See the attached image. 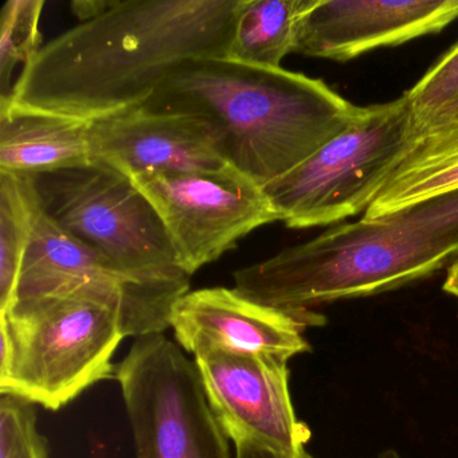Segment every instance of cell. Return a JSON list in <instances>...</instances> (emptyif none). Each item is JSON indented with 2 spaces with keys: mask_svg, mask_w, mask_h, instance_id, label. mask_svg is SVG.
Wrapping results in <instances>:
<instances>
[{
  "mask_svg": "<svg viewBox=\"0 0 458 458\" xmlns=\"http://www.w3.org/2000/svg\"><path fill=\"white\" fill-rule=\"evenodd\" d=\"M31 179L45 216L123 275L190 289L165 224L132 179L96 162Z\"/></svg>",
  "mask_w": 458,
  "mask_h": 458,
  "instance_id": "5",
  "label": "cell"
},
{
  "mask_svg": "<svg viewBox=\"0 0 458 458\" xmlns=\"http://www.w3.org/2000/svg\"><path fill=\"white\" fill-rule=\"evenodd\" d=\"M131 179L154 205L190 276L253 230L278 221L264 187L233 165Z\"/></svg>",
  "mask_w": 458,
  "mask_h": 458,
  "instance_id": "8",
  "label": "cell"
},
{
  "mask_svg": "<svg viewBox=\"0 0 458 458\" xmlns=\"http://www.w3.org/2000/svg\"><path fill=\"white\" fill-rule=\"evenodd\" d=\"M116 0H74L72 2V13L81 22L95 20L112 9Z\"/></svg>",
  "mask_w": 458,
  "mask_h": 458,
  "instance_id": "21",
  "label": "cell"
},
{
  "mask_svg": "<svg viewBox=\"0 0 458 458\" xmlns=\"http://www.w3.org/2000/svg\"><path fill=\"white\" fill-rule=\"evenodd\" d=\"M89 123L0 108V170L38 175L93 163Z\"/></svg>",
  "mask_w": 458,
  "mask_h": 458,
  "instance_id": "14",
  "label": "cell"
},
{
  "mask_svg": "<svg viewBox=\"0 0 458 458\" xmlns=\"http://www.w3.org/2000/svg\"><path fill=\"white\" fill-rule=\"evenodd\" d=\"M44 0H9L0 13V98L12 92L13 73L20 64L28 65L42 49L39 31Z\"/></svg>",
  "mask_w": 458,
  "mask_h": 458,
  "instance_id": "18",
  "label": "cell"
},
{
  "mask_svg": "<svg viewBox=\"0 0 458 458\" xmlns=\"http://www.w3.org/2000/svg\"><path fill=\"white\" fill-rule=\"evenodd\" d=\"M444 291L458 299V259L449 265L446 280L444 283Z\"/></svg>",
  "mask_w": 458,
  "mask_h": 458,
  "instance_id": "24",
  "label": "cell"
},
{
  "mask_svg": "<svg viewBox=\"0 0 458 458\" xmlns=\"http://www.w3.org/2000/svg\"><path fill=\"white\" fill-rule=\"evenodd\" d=\"M194 361L208 404L234 445L249 442L286 457L305 452L310 430L292 403L288 360L210 351Z\"/></svg>",
  "mask_w": 458,
  "mask_h": 458,
  "instance_id": "10",
  "label": "cell"
},
{
  "mask_svg": "<svg viewBox=\"0 0 458 458\" xmlns=\"http://www.w3.org/2000/svg\"><path fill=\"white\" fill-rule=\"evenodd\" d=\"M455 122H458V100L453 101L452 104L442 108L438 114H434L430 119L422 123L420 127H417V135L425 132V131L444 127V125L452 124Z\"/></svg>",
  "mask_w": 458,
  "mask_h": 458,
  "instance_id": "22",
  "label": "cell"
},
{
  "mask_svg": "<svg viewBox=\"0 0 458 458\" xmlns=\"http://www.w3.org/2000/svg\"><path fill=\"white\" fill-rule=\"evenodd\" d=\"M406 96L414 111L417 127L458 100V44L439 58L436 65L407 90Z\"/></svg>",
  "mask_w": 458,
  "mask_h": 458,
  "instance_id": "20",
  "label": "cell"
},
{
  "mask_svg": "<svg viewBox=\"0 0 458 458\" xmlns=\"http://www.w3.org/2000/svg\"><path fill=\"white\" fill-rule=\"evenodd\" d=\"M310 0H241L227 58L261 68H281L294 53L299 21Z\"/></svg>",
  "mask_w": 458,
  "mask_h": 458,
  "instance_id": "16",
  "label": "cell"
},
{
  "mask_svg": "<svg viewBox=\"0 0 458 458\" xmlns=\"http://www.w3.org/2000/svg\"><path fill=\"white\" fill-rule=\"evenodd\" d=\"M73 291L89 292L116 305L127 336L140 339L170 328L174 307L190 289L123 275L50 221L39 206L15 300Z\"/></svg>",
  "mask_w": 458,
  "mask_h": 458,
  "instance_id": "9",
  "label": "cell"
},
{
  "mask_svg": "<svg viewBox=\"0 0 458 458\" xmlns=\"http://www.w3.org/2000/svg\"><path fill=\"white\" fill-rule=\"evenodd\" d=\"M235 458H313L310 453L305 450L297 457H286V455L277 454V453L270 452V450L262 449L256 445L249 444V442H240L235 444Z\"/></svg>",
  "mask_w": 458,
  "mask_h": 458,
  "instance_id": "23",
  "label": "cell"
},
{
  "mask_svg": "<svg viewBox=\"0 0 458 458\" xmlns=\"http://www.w3.org/2000/svg\"><path fill=\"white\" fill-rule=\"evenodd\" d=\"M92 160L128 178L226 167L224 135L211 120L138 106L89 123Z\"/></svg>",
  "mask_w": 458,
  "mask_h": 458,
  "instance_id": "11",
  "label": "cell"
},
{
  "mask_svg": "<svg viewBox=\"0 0 458 458\" xmlns=\"http://www.w3.org/2000/svg\"><path fill=\"white\" fill-rule=\"evenodd\" d=\"M140 106L211 120L229 165L261 187L301 165L361 111L321 80L227 57L183 64Z\"/></svg>",
  "mask_w": 458,
  "mask_h": 458,
  "instance_id": "2",
  "label": "cell"
},
{
  "mask_svg": "<svg viewBox=\"0 0 458 458\" xmlns=\"http://www.w3.org/2000/svg\"><path fill=\"white\" fill-rule=\"evenodd\" d=\"M458 259V190L377 218L329 227L233 275L259 304L315 316L337 300L393 291Z\"/></svg>",
  "mask_w": 458,
  "mask_h": 458,
  "instance_id": "3",
  "label": "cell"
},
{
  "mask_svg": "<svg viewBox=\"0 0 458 458\" xmlns=\"http://www.w3.org/2000/svg\"><path fill=\"white\" fill-rule=\"evenodd\" d=\"M38 208L31 176L0 170V312L17 297Z\"/></svg>",
  "mask_w": 458,
  "mask_h": 458,
  "instance_id": "17",
  "label": "cell"
},
{
  "mask_svg": "<svg viewBox=\"0 0 458 458\" xmlns=\"http://www.w3.org/2000/svg\"><path fill=\"white\" fill-rule=\"evenodd\" d=\"M114 377L136 458H233L195 361L165 335L136 339Z\"/></svg>",
  "mask_w": 458,
  "mask_h": 458,
  "instance_id": "7",
  "label": "cell"
},
{
  "mask_svg": "<svg viewBox=\"0 0 458 458\" xmlns=\"http://www.w3.org/2000/svg\"><path fill=\"white\" fill-rule=\"evenodd\" d=\"M417 138L406 93L390 103L361 106L347 130L301 165L264 187L291 229L326 226L366 213Z\"/></svg>",
  "mask_w": 458,
  "mask_h": 458,
  "instance_id": "6",
  "label": "cell"
},
{
  "mask_svg": "<svg viewBox=\"0 0 458 458\" xmlns=\"http://www.w3.org/2000/svg\"><path fill=\"white\" fill-rule=\"evenodd\" d=\"M241 0H116L47 42L0 108L92 123L143 106L183 64L226 57Z\"/></svg>",
  "mask_w": 458,
  "mask_h": 458,
  "instance_id": "1",
  "label": "cell"
},
{
  "mask_svg": "<svg viewBox=\"0 0 458 458\" xmlns=\"http://www.w3.org/2000/svg\"><path fill=\"white\" fill-rule=\"evenodd\" d=\"M124 337L119 308L89 292L17 299L0 312V394L57 411L114 377Z\"/></svg>",
  "mask_w": 458,
  "mask_h": 458,
  "instance_id": "4",
  "label": "cell"
},
{
  "mask_svg": "<svg viewBox=\"0 0 458 458\" xmlns=\"http://www.w3.org/2000/svg\"><path fill=\"white\" fill-rule=\"evenodd\" d=\"M323 316H301L259 304L234 288L187 292L176 302L170 327L176 342L197 356L210 351L289 359L310 351L302 331Z\"/></svg>",
  "mask_w": 458,
  "mask_h": 458,
  "instance_id": "13",
  "label": "cell"
},
{
  "mask_svg": "<svg viewBox=\"0 0 458 458\" xmlns=\"http://www.w3.org/2000/svg\"><path fill=\"white\" fill-rule=\"evenodd\" d=\"M0 458H49L34 404L10 394L0 398Z\"/></svg>",
  "mask_w": 458,
  "mask_h": 458,
  "instance_id": "19",
  "label": "cell"
},
{
  "mask_svg": "<svg viewBox=\"0 0 458 458\" xmlns=\"http://www.w3.org/2000/svg\"><path fill=\"white\" fill-rule=\"evenodd\" d=\"M458 190V122L418 133L363 216L377 218Z\"/></svg>",
  "mask_w": 458,
  "mask_h": 458,
  "instance_id": "15",
  "label": "cell"
},
{
  "mask_svg": "<svg viewBox=\"0 0 458 458\" xmlns=\"http://www.w3.org/2000/svg\"><path fill=\"white\" fill-rule=\"evenodd\" d=\"M458 20V0H310L299 21L294 53L353 60L438 33Z\"/></svg>",
  "mask_w": 458,
  "mask_h": 458,
  "instance_id": "12",
  "label": "cell"
}]
</instances>
